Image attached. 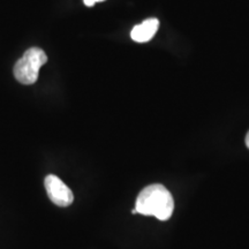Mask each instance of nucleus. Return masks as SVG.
<instances>
[{
    "instance_id": "obj_1",
    "label": "nucleus",
    "mask_w": 249,
    "mask_h": 249,
    "mask_svg": "<svg viewBox=\"0 0 249 249\" xmlns=\"http://www.w3.org/2000/svg\"><path fill=\"white\" fill-rule=\"evenodd\" d=\"M135 209L144 216H154L160 220H167L174 210V200L166 187L160 183L147 186L136 198Z\"/></svg>"
},
{
    "instance_id": "obj_3",
    "label": "nucleus",
    "mask_w": 249,
    "mask_h": 249,
    "mask_svg": "<svg viewBox=\"0 0 249 249\" xmlns=\"http://www.w3.org/2000/svg\"><path fill=\"white\" fill-rule=\"evenodd\" d=\"M45 189L48 192L49 198L58 207H68L73 203L74 194L61 179L57 176L50 174L44 180Z\"/></svg>"
},
{
    "instance_id": "obj_2",
    "label": "nucleus",
    "mask_w": 249,
    "mask_h": 249,
    "mask_svg": "<svg viewBox=\"0 0 249 249\" xmlns=\"http://www.w3.org/2000/svg\"><path fill=\"white\" fill-rule=\"evenodd\" d=\"M48 55L39 48H30L14 66V76L22 85H34L38 79L40 67L46 64Z\"/></svg>"
},
{
    "instance_id": "obj_6",
    "label": "nucleus",
    "mask_w": 249,
    "mask_h": 249,
    "mask_svg": "<svg viewBox=\"0 0 249 249\" xmlns=\"http://www.w3.org/2000/svg\"><path fill=\"white\" fill-rule=\"evenodd\" d=\"M246 145H247V148L249 149V132L247 133V135H246Z\"/></svg>"
},
{
    "instance_id": "obj_5",
    "label": "nucleus",
    "mask_w": 249,
    "mask_h": 249,
    "mask_svg": "<svg viewBox=\"0 0 249 249\" xmlns=\"http://www.w3.org/2000/svg\"><path fill=\"white\" fill-rule=\"evenodd\" d=\"M99 1H105V0H83L85 5L88 6V7H92V6H95L96 2Z\"/></svg>"
},
{
    "instance_id": "obj_4",
    "label": "nucleus",
    "mask_w": 249,
    "mask_h": 249,
    "mask_svg": "<svg viewBox=\"0 0 249 249\" xmlns=\"http://www.w3.org/2000/svg\"><path fill=\"white\" fill-rule=\"evenodd\" d=\"M158 28H160V21L157 18H148V20L143 21L141 24H138V26L133 28L132 33H130V37H132L134 42H149L155 36V34L157 33Z\"/></svg>"
}]
</instances>
